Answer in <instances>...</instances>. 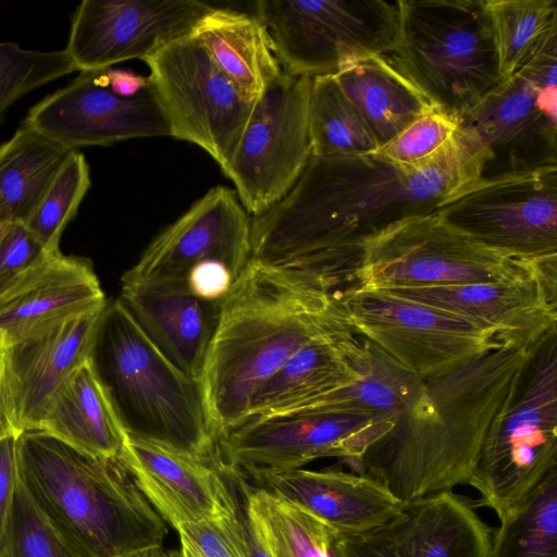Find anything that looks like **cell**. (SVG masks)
I'll return each mask as SVG.
<instances>
[{"label": "cell", "instance_id": "ba28073f", "mask_svg": "<svg viewBox=\"0 0 557 557\" xmlns=\"http://www.w3.org/2000/svg\"><path fill=\"white\" fill-rule=\"evenodd\" d=\"M255 15L283 72L310 78L387 55L398 29V3L386 0H260Z\"/></svg>", "mask_w": 557, "mask_h": 557}, {"label": "cell", "instance_id": "e0dca14e", "mask_svg": "<svg viewBox=\"0 0 557 557\" xmlns=\"http://www.w3.org/2000/svg\"><path fill=\"white\" fill-rule=\"evenodd\" d=\"M250 230L237 194L212 187L150 243L122 284L186 285L188 273L205 262H220L238 277L250 260Z\"/></svg>", "mask_w": 557, "mask_h": 557}, {"label": "cell", "instance_id": "e575fe53", "mask_svg": "<svg viewBox=\"0 0 557 557\" xmlns=\"http://www.w3.org/2000/svg\"><path fill=\"white\" fill-rule=\"evenodd\" d=\"M89 187V165L85 156L74 150L26 223L47 252L60 250L62 233L76 215Z\"/></svg>", "mask_w": 557, "mask_h": 557}, {"label": "cell", "instance_id": "ffe728a7", "mask_svg": "<svg viewBox=\"0 0 557 557\" xmlns=\"http://www.w3.org/2000/svg\"><path fill=\"white\" fill-rule=\"evenodd\" d=\"M383 290L462 315L505 345H534L556 331L557 263L510 278Z\"/></svg>", "mask_w": 557, "mask_h": 557}, {"label": "cell", "instance_id": "7dc6e473", "mask_svg": "<svg viewBox=\"0 0 557 557\" xmlns=\"http://www.w3.org/2000/svg\"><path fill=\"white\" fill-rule=\"evenodd\" d=\"M181 549L183 553V557H200L197 552L185 541L181 537Z\"/></svg>", "mask_w": 557, "mask_h": 557}, {"label": "cell", "instance_id": "5b68a950", "mask_svg": "<svg viewBox=\"0 0 557 557\" xmlns=\"http://www.w3.org/2000/svg\"><path fill=\"white\" fill-rule=\"evenodd\" d=\"M89 361L127 436L218 461L200 382L161 354L120 298L107 300Z\"/></svg>", "mask_w": 557, "mask_h": 557}, {"label": "cell", "instance_id": "30bf717a", "mask_svg": "<svg viewBox=\"0 0 557 557\" xmlns=\"http://www.w3.org/2000/svg\"><path fill=\"white\" fill-rule=\"evenodd\" d=\"M397 421L350 412H272L245 420L218 441L220 468L233 476L299 469L336 457L351 468Z\"/></svg>", "mask_w": 557, "mask_h": 557}, {"label": "cell", "instance_id": "7c38bea8", "mask_svg": "<svg viewBox=\"0 0 557 557\" xmlns=\"http://www.w3.org/2000/svg\"><path fill=\"white\" fill-rule=\"evenodd\" d=\"M144 61L171 137L199 146L224 174L255 102L238 92L191 34Z\"/></svg>", "mask_w": 557, "mask_h": 557}, {"label": "cell", "instance_id": "44dd1931", "mask_svg": "<svg viewBox=\"0 0 557 557\" xmlns=\"http://www.w3.org/2000/svg\"><path fill=\"white\" fill-rule=\"evenodd\" d=\"M107 302L89 260L46 252L0 283V346L10 348Z\"/></svg>", "mask_w": 557, "mask_h": 557}, {"label": "cell", "instance_id": "d6a6232c", "mask_svg": "<svg viewBox=\"0 0 557 557\" xmlns=\"http://www.w3.org/2000/svg\"><path fill=\"white\" fill-rule=\"evenodd\" d=\"M311 154H368L379 147L334 75L312 78L309 101Z\"/></svg>", "mask_w": 557, "mask_h": 557}, {"label": "cell", "instance_id": "f35d334b", "mask_svg": "<svg viewBox=\"0 0 557 557\" xmlns=\"http://www.w3.org/2000/svg\"><path fill=\"white\" fill-rule=\"evenodd\" d=\"M177 531L200 557H250L239 509L234 515L183 524Z\"/></svg>", "mask_w": 557, "mask_h": 557}, {"label": "cell", "instance_id": "60d3db41", "mask_svg": "<svg viewBox=\"0 0 557 557\" xmlns=\"http://www.w3.org/2000/svg\"><path fill=\"white\" fill-rule=\"evenodd\" d=\"M237 277L220 262L195 267L186 277L187 288L200 298L222 302Z\"/></svg>", "mask_w": 557, "mask_h": 557}, {"label": "cell", "instance_id": "8fae6325", "mask_svg": "<svg viewBox=\"0 0 557 557\" xmlns=\"http://www.w3.org/2000/svg\"><path fill=\"white\" fill-rule=\"evenodd\" d=\"M337 294L351 329L420 377L505 345L462 315L387 290L356 285Z\"/></svg>", "mask_w": 557, "mask_h": 557}, {"label": "cell", "instance_id": "bcb514c9", "mask_svg": "<svg viewBox=\"0 0 557 557\" xmlns=\"http://www.w3.org/2000/svg\"><path fill=\"white\" fill-rule=\"evenodd\" d=\"M123 557H183L182 549H165L162 545L133 552Z\"/></svg>", "mask_w": 557, "mask_h": 557}, {"label": "cell", "instance_id": "f6af8a7d", "mask_svg": "<svg viewBox=\"0 0 557 557\" xmlns=\"http://www.w3.org/2000/svg\"><path fill=\"white\" fill-rule=\"evenodd\" d=\"M107 78L111 89L120 96L133 97L150 85L149 77L128 71L107 69Z\"/></svg>", "mask_w": 557, "mask_h": 557}, {"label": "cell", "instance_id": "52a82bcc", "mask_svg": "<svg viewBox=\"0 0 557 557\" xmlns=\"http://www.w3.org/2000/svg\"><path fill=\"white\" fill-rule=\"evenodd\" d=\"M557 469V332L534 348L522 380L496 417L467 484L499 520Z\"/></svg>", "mask_w": 557, "mask_h": 557}, {"label": "cell", "instance_id": "d6986e66", "mask_svg": "<svg viewBox=\"0 0 557 557\" xmlns=\"http://www.w3.org/2000/svg\"><path fill=\"white\" fill-rule=\"evenodd\" d=\"M472 500L443 491L404 505L371 530L336 535L333 557H487L491 528Z\"/></svg>", "mask_w": 557, "mask_h": 557}, {"label": "cell", "instance_id": "74e56055", "mask_svg": "<svg viewBox=\"0 0 557 557\" xmlns=\"http://www.w3.org/2000/svg\"><path fill=\"white\" fill-rule=\"evenodd\" d=\"M458 124L457 119L433 109L375 152L397 164L422 162L443 148L457 131Z\"/></svg>", "mask_w": 557, "mask_h": 557}, {"label": "cell", "instance_id": "277c9868", "mask_svg": "<svg viewBox=\"0 0 557 557\" xmlns=\"http://www.w3.org/2000/svg\"><path fill=\"white\" fill-rule=\"evenodd\" d=\"M17 475L40 513L79 557H123L168 532L120 458L82 451L42 431L16 437Z\"/></svg>", "mask_w": 557, "mask_h": 557}, {"label": "cell", "instance_id": "3957f363", "mask_svg": "<svg viewBox=\"0 0 557 557\" xmlns=\"http://www.w3.org/2000/svg\"><path fill=\"white\" fill-rule=\"evenodd\" d=\"M333 287L249 260L221 302L199 380L216 441L245 420L255 392L298 349L351 327Z\"/></svg>", "mask_w": 557, "mask_h": 557}, {"label": "cell", "instance_id": "d4e9b609", "mask_svg": "<svg viewBox=\"0 0 557 557\" xmlns=\"http://www.w3.org/2000/svg\"><path fill=\"white\" fill-rule=\"evenodd\" d=\"M104 306L7 348L15 413L22 431L40 428L58 392L89 359Z\"/></svg>", "mask_w": 557, "mask_h": 557}, {"label": "cell", "instance_id": "7402d4cb", "mask_svg": "<svg viewBox=\"0 0 557 557\" xmlns=\"http://www.w3.org/2000/svg\"><path fill=\"white\" fill-rule=\"evenodd\" d=\"M121 459L152 507L176 530L238 512L218 462L129 436Z\"/></svg>", "mask_w": 557, "mask_h": 557}, {"label": "cell", "instance_id": "9a60e30c", "mask_svg": "<svg viewBox=\"0 0 557 557\" xmlns=\"http://www.w3.org/2000/svg\"><path fill=\"white\" fill-rule=\"evenodd\" d=\"M556 99L516 73L458 119L481 146L479 183L557 166Z\"/></svg>", "mask_w": 557, "mask_h": 557}, {"label": "cell", "instance_id": "cb8c5ba5", "mask_svg": "<svg viewBox=\"0 0 557 557\" xmlns=\"http://www.w3.org/2000/svg\"><path fill=\"white\" fill-rule=\"evenodd\" d=\"M121 301L149 341L177 369L200 380L221 302L174 283L122 284Z\"/></svg>", "mask_w": 557, "mask_h": 557}, {"label": "cell", "instance_id": "9c48e42d", "mask_svg": "<svg viewBox=\"0 0 557 557\" xmlns=\"http://www.w3.org/2000/svg\"><path fill=\"white\" fill-rule=\"evenodd\" d=\"M520 260L474 240L436 211L399 221L368 239L357 285L386 289L510 278L555 263Z\"/></svg>", "mask_w": 557, "mask_h": 557}, {"label": "cell", "instance_id": "484cf974", "mask_svg": "<svg viewBox=\"0 0 557 557\" xmlns=\"http://www.w3.org/2000/svg\"><path fill=\"white\" fill-rule=\"evenodd\" d=\"M367 357V341L351 327L312 339L255 392L245 420L281 410L358 380L363 374Z\"/></svg>", "mask_w": 557, "mask_h": 557}, {"label": "cell", "instance_id": "4dcf8cb0", "mask_svg": "<svg viewBox=\"0 0 557 557\" xmlns=\"http://www.w3.org/2000/svg\"><path fill=\"white\" fill-rule=\"evenodd\" d=\"M503 79L557 36L556 0H485Z\"/></svg>", "mask_w": 557, "mask_h": 557}, {"label": "cell", "instance_id": "f546056e", "mask_svg": "<svg viewBox=\"0 0 557 557\" xmlns=\"http://www.w3.org/2000/svg\"><path fill=\"white\" fill-rule=\"evenodd\" d=\"M72 151L24 123L0 145V220L26 224Z\"/></svg>", "mask_w": 557, "mask_h": 557}, {"label": "cell", "instance_id": "b9f144b4", "mask_svg": "<svg viewBox=\"0 0 557 557\" xmlns=\"http://www.w3.org/2000/svg\"><path fill=\"white\" fill-rule=\"evenodd\" d=\"M16 437L0 442V550L4 545L17 483Z\"/></svg>", "mask_w": 557, "mask_h": 557}, {"label": "cell", "instance_id": "5bb4252c", "mask_svg": "<svg viewBox=\"0 0 557 557\" xmlns=\"http://www.w3.org/2000/svg\"><path fill=\"white\" fill-rule=\"evenodd\" d=\"M436 212L453 227L510 257L557 260V166L479 183Z\"/></svg>", "mask_w": 557, "mask_h": 557}, {"label": "cell", "instance_id": "4fadbf2b", "mask_svg": "<svg viewBox=\"0 0 557 557\" xmlns=\"http://www.w3.org/2000/svg\"><path fill=\"white\" fill-rule=\"evenodd\" d=\"M312 78L283 74L255 101L224 173L256 218L295 185L311 157L309 101Z\"/></svg>", "mask_w": 557, "mask_h": 557}, {"label": "cell", "instance_id": "8992f818", "mask_svg": "<svg viewBox=\"0 0 557 557\" xmlns=\"http://www.w3.org/2000/svg\"><path fill=\"white\" fill-rule=\"evenodd\" d=\"M386 55L432 109L459 119L504 79L485 0H398Z\"/></svg>", "mask_w": 557, "mask_h": 557}, {"label": "cell", "instance_id": "ab89813d", "mask_svg": "<svg viewBox=\"0 0 557 557\" xmlns=\"http://www.w3.org/2000/svg\"><path fill=\"white\" fill-rule=\"evenodd\" d=\"M46 252L26 224H10L0 242V283L24 271Z\"/></svg>", "mask_w": 557, "mask_h": 557}, {"label": "cell", "instance_id": "836d02e7", "mask_svg": "<svg viewBox=\"0 0 557 557\" xmlns=\"http://www.w3.org/2000/svg\"><path fill=\"white\" fill-rule=\"evenodd\" d=\"M499 521L487 557H557V469Z\"/></svg>", "mask_w": 557, "mask_h": 557}, {"label": "cell", "instance_id": "d590c367", "mask_svg": "<svg viewBox=\"0 0 557 557\" xmlns=\"http://www.w3.org/2000/svg\"><path fill=\"white\" fill-rule=\"evenodd\" d=\"M75 71L65 50L37 51L0 42V123L18 98Z\"/></svg>", "mask_w": 557, "mask_h": 557}, {"label": "cell", "instance_id": "603a6c76", "mask_svg": "<svg viewBox=\"0 0 557 557\" xmlns=\"http://www.w3.org/2000/svg\"><path fill=\"white\" fill-rule=\"evenodd\" d=\"M259 488L307 510L336 535L371 530L404 507L385 485L358 472L342 469H294L252 478Z\"/></svg>", "mask_w": 557, "mask_h": 557}, {"label": "cell", "instance_id": "7bdbcfd3", "mask_svg": "<svg viewBox=\"0 0 557 557\" xmlns=\"http://www.w3.org/2000/svg\"><path fill=\"white\" fill-rule=\"evenodd\" d=\"M22 432L15 413L7 348L0 346V442Z\"/></svg>", "mask_w": 557, "mask_h": 557}, {"label": "cell", "instance_id": "ee69618b", "mask_svg": "<svg viewBox=\"0 0 557 557\" xmlns=\"http://www.w3.org/2000/svg\"><path fill=\"white\" fill-rule=\"evenodd\" d=\"M239 515L249 546L250 557H273L255 511L245 503L243 511L239 509Z\"/></svg>", "mask_w": 557, "mask_h": 557}, {"label": "cell", "instance_id": "ac0fdd59", "mask_svg": "<svg viewBox=\"0 0 557 557\" xmlns=\"http://www.w3.org/2000/svg\"><path fill=\"white\" fill-rule=\"evenodd\" d=\"M23 123L72 150L171 136L151 82L138 95L123 97L111 89L107 69L81 72L35 104Z\"/></svg>", "mask_w": 557, "mask_h": 557}, {"label": "cell", "instance_id": "4316f807", "mask_svg": "<svg viewBox=\"0 0 557 557\" xmlns=\"http://www.w3.org/2000/svg\"><path fill=\"white\" fill-rule=\"evenodd\" d=\"M191 35L246 100L255 102L283 74L256 15L213 8Z\"/></svg>", "mask_w": 557, "mask_h": 557}, {"label": "cell", "instance_id": "6da1fadb", "mask_svg": "<svg viewBox=\"0 0 557 557\" xmlns=\"http://www.w3.org/2000/svg\"><path fill=\"white\" fill-rule=\"evenodd\" d=\"M483 157L458 125L433 157L410 165L376 152L310 157L290 190L251 219L250 260L333 285L352 274L363 244L479 184Z\"/></svg>", "mask_w": 557, "mask_h": 557}, {"label": "cell", "instance_id": "c3c4849f", "mask_svg": "<svg viewBox=\"0 0 557 557\" xmlns=\"http://www.w3.org/2000/svg\"><path fill=\"white\" fill-rule=\"evenodd\" d=\"M9 225H10L9 223H5V222L0 220V242H1L4 233L7 232Z\"/></svg>", "mask_w": 557, "mask_h": 557}, {"label": "cell", "instance_id": "83f0119b", "mask_svg": "<svg viewBox=\"0 0 557 557\" xmlns=\"http://www.w3.org/2000/svg\"><path fill=\"white\" fill-rule=\"evenodd\" d=\"M87 454L122 458L127 434L89 359L61 387L40 428Z\"/></svg>", "mask_w": 557, "mask_h": 557}, {"label": "cell", "instance_id": "7a4b0ae2", "mask_svg": "<svg viewBox=\"0 0 557 557\" xmlns=\"http://www.w3.org/2000/svg\"><path fill=\"white\" fill-rule=\"evenodd\" d=\"M537 343L503 345L423 376L419 407L351 469L377 480L404 504L467 484Z\"/></svg>", "mask_w": 557, "mask_h": 557}, {"label": "cell", "instance_id": "1f68e13d", "mask_svg": "<svg viewBox=\"0 0 557 557\" xmlns=\"http://www.w3.org/2000/svg\"><path fill=\"white\" fill-rule=\"evenodd\" d=\"M246 505L257 515L273 557H331L335 532L301 507L264 490H248L242 478Z\"/></svg>", "mask_w": 557, "mask_h": 557}, {"label": "cell", "instance_id": "2e32d148", "mask_svg": "<svg viewBox=\"0 0 557 557\" xmlns=\"http://www.w3.org/2000/svg\"><path fill=\"white\" fill-rule=\"evenodd\" d=\"M212 9L197 0H84L73 14L64 50L79 72L144 61L190 35Z\"/></svg>", "mask_w": 557, "mask_h": 557}, {"label": "cell", "instance_id": "8d00e7d4", "mask_svg": "<svg viewBox=\"0 0 557 557\" xmlns=\"http://www.w3.org/2000/svg\"><path fill=\"white\" fill-rule=\"evenodd\" d=\"M0 557H79L37 509L18 475Z\"/></svg>", "mask_w": 557, "mask_h": 557}, {"label": "cell", "instance_id": "f1b7e54d", "mask_svg": "<svg viewBox=\"0 0 557 557\" xmlns=\"http://www.w3.org/2000/svg\"><path fill=\"white\" fill-rule=\"evenodd\" d=\"M334 77L369 128L379 149L432 107L386 55H373Z\"/></svg>", "mask_w": 557, "mask_h": 557}]
</instances>
